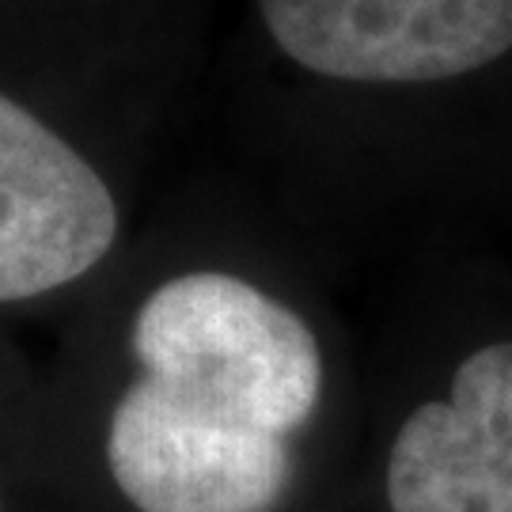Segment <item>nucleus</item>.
<instances>
[{
	"instance_id": "nucleus-1",
	"label": "nucleus",
	"mask_w": 512,
	"mask_h": 512,
	"mask_svg": "<svg viewBox=\"0 0 512 512\" xmlns=\"http://www.w3.org/2000/svg\"><path fill=\"white\" fill-rule=\"evenodd\" d=\"M137 376L175 403L236 429L293 440L323 395L311 327L247 277L194 270L167 277L129 327Z\"/></svg>"
},
{
	"instance_id": "nucleus-2",
	"label": "nucleus",
	"mask_w": 512,
	"mask_h": 512,
	"mask_svg": "<svg viewBox=\"0 0 512 512\" xmlns=\"http://www.w3.org/2000/svg\"><path fill=\"white\" fill-rule=\"evenodd\" d=\"M300 69L349 84H433L512 50V0H258Z\"/></svg>"
},
{
	"instance_id": "nucleus-3",
	"label": "nucleus",
	"mask_w": 512,
	"mask_h": 512,
	"mask_svg": "<svg viewBox=\"0 0 512 512\" xmlns=\"http://www.w3.org/2000/svg\"><path fill=\"white\" fill-rule=\"evenodd\" d=\"M107 471L137 512H274L293 444L194 414L137 376L110 410Z\"/></svg>"
},
{
	"instance_id": "nucleus-4",
	"label": "nucleus",
	"mask_w": 512,
	"mask_h": 512,
	"mask_svg": "<svg viewBox=\"0 0 512 512\" xmlns=\"http://www.w3.org/2000/svg\"><path fill=\"white\" fill-rule=\"evenodd\" d=\"M118 239L107 179L38 114L0 92V304L88 277Z\"/></svg>"
},
{
	"instance_id": "nucleus-5",
	"label": "nucleus",
	"mask_w": 512,
	"mask_h": 512,
	"mask_svg": "<svg viewBox=\"0 0 512 512\" xmlns=\"http://www.w3.org/2000/svg\"><path fill=\"white\" fill-rule=\"evenodd\" d=\"M391 512H512V342L475 349L387 456Z\"/></svg>"
},
{
	"instance_id": "nucleus-6",
	"label": "nucleus",
	"mask_w": 512,
	"mask_h": 512,
	"mask_svg": "<svg viewBox=\"0 0 512 512\" xmlns=\"http://www.w3.org/2000/svg\"><path fill=\"white\" fill-rule=\"evenodd\" d=\"M0 512H4V509H0Z\"/></svg>"
}]
</instances>
